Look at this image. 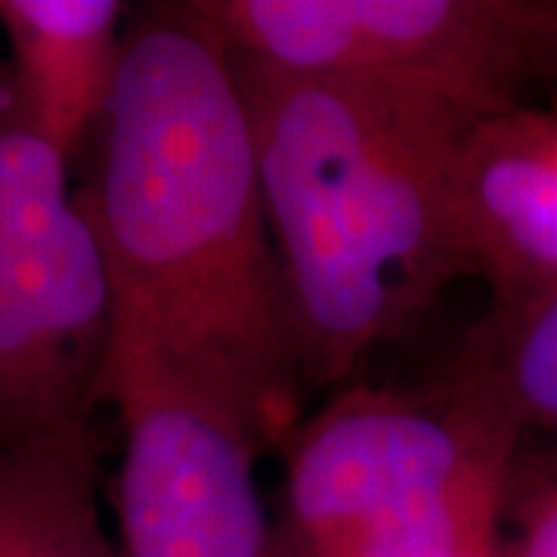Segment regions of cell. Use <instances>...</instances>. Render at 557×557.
<instances>
[{"label": "cell", "instance_id": "obj_1", "mask_svg": "<svg viewBox=\"0 0 557 557\" xmlns=\"http://www.w3.org/2000/svg\"><path fill=\"white\" fill-rule=\"evenodd\" d=\"M94 139L78 196L112 282V341L233 403L278 453L304 381L236 57L199 3L131 13Z\"/></svg>", "mask_w": 557, "mask_h": 557}, {"label": "cell", "instance_id": "obj_2", "mask_svg": "<svg viewBox=\"0 0 557 557\" xmlns=\"http://www.w3.org/2000/svg\"><path fill=\"white\" fill-rule=\"evenodd\" d=\"M304 391L341 387L468 273L453 161L465 124L239 60Z\"/></svg>", "mask_w": 557, "mask_h": 557}, {"label": "cell", "instance_id": "obj_3", "mask_svg": "<svg viewBox=\"0 0 557 557\" xmlns=\"http://www.w3.org/2000/svg\"><path fill=\"white\" fill-rule=\"evenodd\" d=\"M523 431L446 372L431 391L341 387L282 440L295 557H468L502 530Z\"/></svg>", "mask_w": 557, "mask_h": 557}, {"label": "cell", "instance_id": "obj_4", "mask_svg": "<svg viewBox=\"0 0 557 557\" xmlns=\"http://www.w3.org/2000/svg\"><path fill=\"white\" fill-rule=\"evenodd\" d=\"M69 171L0 65V449L97 434L112 282Z\"/></svg>", "mask_w": 557, "mask_h": 557}, {"label": "cell", "instance_id": "obj_5", "mask_svg": "<svg viewBox=\"0 0 557 557\" xmlns=\"http://www.w3.org/2000/svg\"><path fill=\"white\" fill-rule=\"evenodd\" d=\"M233 57L338 81L465 127L555 62L542 0H196Z\"/></svg>", "mask_w": 557, "mask_h": 557}, {"label": "cell", "instance_id": "obj_6", "mask_svg": "<svg viewBox=\"0 0 557 557\" xmlns=\"http://www.w3.org/2000/svg\"><path fill=\"white\" fill-rule=\"evenodd\" d=\"M102 406L121 421V557H285L260 496L258 434L233 403L112 341Z\"/></svg>", "mask_w": 557, "mask_h": 557}, {"label": "cell", "instance_id": "obj_7", "mask_svg": "<svg viewBox=\"0 0 557 557\" xmlns=\"http://www.w3.org/2000/svg\"><path fill=\"white\" fill-rule=\"evenodd\" d=\"M468 273L490 304L557 292V106H515L465 131L453 161Z\"/></svg>", "mask_w": 557, "mask_h": 557}, {"label": "cell", "instance_id": "obj_8", "mask_svg": "<svg viewBox=\"0 0 557 557\" xmlns=\"http://www.w3.org/2000/svg\"><path fill=\"white\" fill-rule=\"evenodd\" d=\"M127 10L119 0H0L13 102L69 164L94 143L115 94Z\"/></svg>", "mask_w": 557, "mask_h": 557}, {"label": "cell", "instance_id": "obj_9", "mask_svg": "<svg viewBox=\"0 0 557 557\" xmlns=\"http://www.w3.org/2000/svg\"><path fill=\"white\" fill-rule=\"evenodd\" d=\"M0 557H121L102 523L97 434L0 449Z\"/></svg>", "mask_w": 557, "mask_h": 557}, {"label": "cell", "instance_id": "obj_10", "mask_svg": "<svg viewBox=\"0 0 557 557\" xmlns=\"http://www.w3.org/2000/svg\"><path fill=\"white\" fill-rule=\"evenodd\" d=\"M446 372L496 399L523 437L557 443V292L490 304Z\"/></svg>", "mask_w": 557, "mask_h": 557}, {"label": "cell", "instance_id": "obj_11", "mask_svg": "<svg viewBox=\"0 0 557 557\" xmlns=\"http://www.w3.org/2000/svg\"><path fill=\"white\" fill-rule=\"evenodd\" d=\"M502 557H557V443L523 446L502 486Z\"/></svg>", "mask_w": 557, "mask_h": 557}, {"label": "cell", "instance_id": "obj_12", "mask_svg": "<svg viewBox=\"0 0 557 557\" xmlns=\"http://www.w3.org/2000/svg\"><path fill=\"white\" fill-rule=\"evenodd\" d=\"M542 28H545L548 50L557 62V0H542Z\"/></svg>", "mask_w": 557, "mask_h": 557}, {"label": "cell", "instance_id": "obj_13", "mask_svg": "<svg viewBox=\"0 0 557 557\" xmlns=\"http://www.w3.org/2000/svg\"><path fill=\"white\" fill-rule=\"evenodd\" d=\"M468 557H502V530H498L496 536L486 539L480 548H474Z\"/></svg>", "mask_w": 557, "mask_h": 557}, {"label": "cell", "instance_id": "obj_14", "mask_svg": "<svg viewBox=\"0 0 557 557\" xmlns=\"http://www.w3.org/2000/svg\"><path fill=\"white\" fill-rule=\"evenodd\" d=\"M282 542H285V539H282ZM285 557H295V555H292V548H288V545H285Z\"/></svg>", "mask_w": 557, "mask_h": 557}]
</instances>
